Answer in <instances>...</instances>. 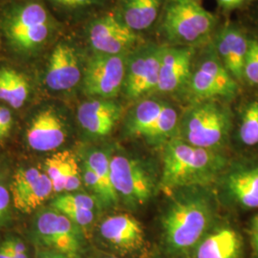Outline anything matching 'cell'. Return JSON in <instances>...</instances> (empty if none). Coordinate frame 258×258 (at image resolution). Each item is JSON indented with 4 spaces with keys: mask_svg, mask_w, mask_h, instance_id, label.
Instances as JSON below:
<instances>
[{
    "mask_svg": "<svg viewBox=\"0 0 258 258\" xmlns=\"http://www.w3.org/2000/svg\"><path fill=\"white\" fill-rule=\"evenodd\" d=\"M226 163L214 149L194 147L175 139L167 143L164 150L161 184L166 191L209 185L221 174Z\"/></svg>",
    "mask_w": 258,
    "mask_h": 258,
    "instance_id": "6da1fadb",
    "label": "cell"
},
{
    "mask_svg": "<svg viewBox=\"0 0 258 258\" xmlns=\"http://www.w3.org/2000/svg\"><path fill=\"white\" fill-rule=\"evenodd\" d=\"M212 218L213 210L208 198L190 195L177 200L162 219L166 247L174 252L194 249L208 233Z\"/></svg>",
    "mask_w": 258,
    "mask_h": 258,
    "instance_id": "7a4b0ae2",
    "label": "cell"
},
{
    "mask_svg": "<svg viewBox=\"0 0 258 258\" xmlns=\"http://www.w3.org/2000/svg\"><path fill=\"white\" fill-rule=\"evenodd\" d=\"M216 25L211 12L195 0H168L165 5L161 31L175 46H189L210 37Z\"/></svg>",
    "mask_w": 258,
    "mask_h": 258,
    "instance_id": "3957f363",
    "label": "cell"
},
{
    "mask_svg": "<svg viewBox=\"0 0 258 258\" xmlns=\"http://www.w3.org/2000/svg\"><path fill=\"white\" fill-rule=\"evenodd\" d=\"M29 234L37 249L54 250L68 258H82L85 234L65 214L50 206L37 210Z\"/></svg>",
    "mask_w": 258,
    "mask_h": 258,
    "instance_id": "277c9868",
    "label": "cell"
},
{
    "mask_svg": "<svg viewBox=\"0 0 258 258\" xmlns=\"http://www.w3.org/2000/svg\"><path fill=\"white\" fill-rule=\"evenodd\" d=\"M180 129V139L187 144L216 150L228 139L231 115L219 102H199L185 113Z\"/></svg>",
    "mask_w": 258,
    "mask_h": 258,
    "instance_id": "5b68a950",
    "label": "cell"
},
{
    "mask_svg": "<svg viewBox=\"0 0 258 258\" xmlns=\"http://www.w3.org/2000/svg\"><path fill=\"white\" fill-rule=\"evenodd\" d=\"M111 181L114 190L131 209L145 206L155 192L156 182L151 171L137 159L122 154L111 155Z\"/></svg>",
    "mask_w": 258,
    "mask_h": 258,
    "instance_id": "8992f818",
    "label": "cell"
},
{
    "mask_svg": "<svg viewBox=\"0 0 258 258\" xmlns=\"http://www.w3.org/2000/svg\"><path fill=\"white\" fill-rule=\"evenodd\" d=\"M50 31L49 14L37 2L19 6L5 20V32L11 44L23 53L38 49L48 39Z\"/></svg>",
    "mask_w": 258,
    "mask_h": 258,
    "instance_id": "52a82bcc",
    "label": "cell"
},
{
    "mask_svg": "<svg viewBox=\"0 0 258 258\" xmlns=\"http://www.w3.org/2000/svg\"><path fill=\"white\" fill-rule=\"evenodd\" d=\"M179 123L173 106L158 100H144L136 104L126 120L127 133L145 138L151 144H160L171 137Z\"/></svg>",
    "mask_w": 258,
    "mask_h": 258,
    "instance_id": "ba28073f",
    "label": "cell"
},
{
    "mask_svg": "<svg viewBox=\"0 0 258 258\" xmlns=\"http://www.w3.org/2000/svg\"><path fill=\"white\" fill-rule=\"evenodd\" d=\"M187 88L198 102L231 99L237 93V81L222 63L215 48H209L191 73Z\"/></svg>",
    "mask_w": 258,
    "mask_h": 258,
    "instance_id": "9c48e42d",
    "label": "cell"
},
{
    "mask_svg": "<svg viewBox=\"0 0 258 258\" xmlns=\"http://www.w3.org/2000/svg\"><path fill=\"white\" fill-rule=\"evenodd\" d=\"M127 55L95 53L83 70V89L94 99H113L123 87Z\"/></svg>",
    "mask_w": 258,
    "mask_h": 258,
    "instance_id": "30bf717a",
    "label": "cell"
},
{
    "mask_svg": "<svg viewBox=\"0 0 258 258\" xmlns=\"http://www.w3.org/2000/svg\"><path fill=\"white\" fill-rule=\"evenodd\" d=\"M162 46H139L127 55L123 91L130 100H137L156 91Z\"/></svg>",
    "mask_w": 258,
    "mask_h": 258,
    "instance_id": "8fae6325",
    "label": "cell"
},
{
    "mask_svg": "<svg viewBox=\"0 0 258 258\" xmlns=\"http://www.w3.org/2000/svg\"><path fill=\"white\" fill-rule=\"evenodd\" d=\"M102 244L121 255H137L148 247L142 224L127 213L105 217L98 227Z\"/></svg>",
    "mask_w": 258,
    "mask_h": 258,
    "instance_id": "7c38bea8",
    "label": "cell"
},
{
    "mask_svg": "<svg viewBox=\"0 0 258 258\" xmlns=\"http://www.w3.org/2000/svg\"><path fill=\"white\" fill-rule=\"evenodd\" d=\"M95 53L127 55L140 46V36L127 27L116 15H106L94 20L87 32Z\"/></svg>",
    "mask_w": 258,
    "mask_h": 258,
    "instance_id": "4fadbf2b",
    "label": "cell"
},
{
    "mask_svg": "<svg viewBox=\"0 0 258 258\" xmlns=\"http://www.w3.org/2000/svg\"><path fill=\"white\" fill-rule=\"evenodd\" d=\"M64 117L54 106L37 111L26 129L28 147L37 152H49L60 148L68 138Z\"/></svg>",
    "mask_w": 258,
    "mask_h": 258,
    "instance_id": "5bb4252c",
    "label": "cell"
},
{
    "mask_svg": "<svg viewBox=\"0 0 258 258\" xmlns=\"http://www.w3.org/2000/svg\"><path fill=\"white\" fill-rule=\"evenodd\" d=\"M194 55V47H162L156 91L170 94L187 87L192 73Z\"/></svg>",
    "mask_w": 258,
    "mask_h": 258,
    "instance_id": "9a60e30c",
    "label": "cell"
},
{
    "mask_svg": "<svg viewBox=\"0 0 258 258\" xmlns=\"http://www.w3.org/2000/svg\"><path fill=\"white\" fill-rule=\"evenodd\" d=\"M79 54L68 42H59L52 51L47 65L45 83L52 91L73 89L83 80Z\"/></svg>",
    "mask_w": 258,
    "mask_h": 258,
    "instance_id": "2e32d148",
    "label": "cell"
},
{
    "mask_svg": "<svg viewBox=\"0 0 258 258\" xmlns=\"http://www.w3.org/2000/svg\"><path fill=\"white\" fill-rule=\"evenodd\" d=\"M121 113V105L112 99H93L79 106L77 119L80 126L89 136L105 137L113 131Z\"/></svg>",
    "mask_w": 258,
    "mask_h": 258,
    "instance_id": "e0dca14e",
    "label": "cell"
},
{
    "mask_svg": "<svg viewBox=\"0 0 258 258\" xmlns=\"http://www.w3.org/2000/svg\"><path fill=\"white\" fill-rule=\"evenodd\" d=\"M43 171L50 178L55 194L76 192L82 187L81 162L70 150L58 151L48 157Z\"/></svg>",
    "mask_w": 258,
    "mask_h": 258,
    "instance_id": "ac0fdd59",
    "label": "cell"
},
{
    "mask_svg": "<svg viewBox=\"0 0 258 258\" xmlns=\"http://www.w3.org/2000/svg\"><path fill=\"white\" fill-rule=\"evenodd\" d=\"M249 40L239 29L233 26L224 28L216 37L215 51L222 63L236 81L244 79Z\"/></svg>",
    "mask_w": 258,
    "mask_h": 258,
    "instance_id": "d6986e66",
    "label": "cell"
},
{
    "mask_svg": "<svg viewBox=\"0 0 258 258\" xmlns=\"http://www.w3.org/2000/svg\"><path fill=\"white\" fill-rule=\"evenodd\" d=\"M241 237L229 227L207 233L194 248L195 258H241Z\"/></svg>",
    "mask_w": 258,
    "mask_h": 258,
    "instance_id": "ffe728a7",
    "label": "cell"
},
{
    "mask_svg": "<svg viewBox=\"0 0 258 258\" xmlns=\"http://www.w3.org/2000/svg\"><path fill=\"white\" fill-rule=\"evenodd\" d=\"M227 192L243 208H258V166L239 168L226 179Z\"/></svg>",
    "mask_w": 258,
    "mask_h": 258,
    "instance_id": "44dd1931",
    "label": "cell"
},
{
    "mask_svg": "<svg viewBox=\"0 0 258 258\" xmlns=\"http://www.w3.org/2000/svg\"><path fill=\"white\" fill-rule=\"evenodd\" d=\"M161 4L162 0H121L117 16L127 27L139 33L156 21Z\"/></svg>",
    "mask_w": 258,
    "mask_h": 258,
    "instance_id": "7402d4cb",
    "label": "cell"
},
{
    "mask_svg": "<svg viewBox=\"0 0 258 258\" xmlns=\"http://www.w3.org/2000/svg\"><path fill=\"white\" fill-rule=\"evenodd\" d=\"M30 85L27 78L8 67L0 69V100L15 109H19L27 102Z\"/></svg>",
    "mask_w": 258,
    "mask_h": 258,
    "instance_id": "603a6c76",
    "label": "cell"
},
{
    "mask_svg": "<svg viewBox=\"0 0 258 258\" xmlns=\"http://www.w3.org/2000/svg\"><path fill=\"white\" fill-rule=\"evenodd\" d=\"M111 155L102 149H92L86 152L83 160L86 162L100 179L106 194L108 207H115L119 203V198L114 190L111 181Z\"/></svg>",
    "mask_w": 258,
    "mask_h": 258,
    "instance_id": "cb8c5ba5",
    "label": "cell"
},
{
    "mask_svg": "<svg viewBox=\"0 0 258 258\" xmlns=\"http://www.w3.org/2000/svg\"><path fill=\"white\" fill-rule=\"evenodd\" d=\"M55 194L54 185L50 178L43 171L40 178L27 192L22 195L18 201L14 202V208L22 213L37 212L43 207L44 203Z\"/></svg>",
    "mask_w": 258,
    "mask_h": 258,
    "instance_id": "d4e9b609",
    "label": "cell"
},
{
    "mask_svg": "<svg viewBox=\"0 0 258 258\" xmlns=\"http://www.w3.org/2000/svg\"><path fill=\"white\" fill-rule=\"evenodd\" d=\"M101 204L95 196L78 192L56 194L50 202V207L57 211L65 209H83L96 212V209Z\"/></svg>",
    "mask_w": 258,
    "mask_h": 258,
    "instance_id": "484cf974",
    "label": "cell"
},
{
    "mask_svg": "<svg viewBox=\"0 0 258 258\" xmlns=\"http://www.w3.org/2000/svg\"><path fill=\"white\" fill-rule=\"evenodd\" d=\"M43 171L36 166H27L19 168L12 176L10 182V190L13 203L18 201L23 194L37 183Z\"/></svg>",
    "mask_w": 258,
    "mask_h": 258,
    "instance_id": "4316f807",
    "label": "cell"
},
{
    "mask_svg": "<svg viewBox=\"0 0 258 258\" xmlns=\"http://www.w3.org/2000/svg\"><path fill=\"white\" fill-rule=\"evenodd\" d=\"M239 136L241 142L249 147L258 144V101L249 102L245 108L241 125Z\"/></svg>",
    "mask_w": 258,
    "mask_h": 258,
    "instance_id": "83f0119b",
    "label": "cell"
},
{
    "mask_svg": "<svg viewBox=\"0 0 258 258\" xmlns=\"http://www.w3.org/2000/svg\"><path fill=\"white\" fill-rule=\"evenodd\" d=\"M11 178L6 168H0V230L8 228L13 222Z\"/></svg>",
    "mask_w": 258,
    "mask_h": 258,
    "instance_id": "f1b7e54d",
    "label": "cell"
},
{
    "mask_svg": "<svg viewBox=\"0 0 258 258\" xmlns=\"http://www.w3.org/2000/svg\"><path fill=\"white\" fill-rule=\"evenodd\" d=\"M244 79L252 85H258V39L249 40L244 65Z\"/></svg>",
    "mask_w": 258,
    "mask_h": 258,
    "instance_id": "f546056e",
    "label": "cell"
},
{
    "mask_svg": "<svg viewBox=\"0 0 258 258\" xmlns=\"http://www.w3.org/2000/svg\"><path fill=\"white\" fill-rule=\"evenodd\" d=\"M65 214L71 221L75 223L87 236L91 227L95 222L96 212L83 209H65L59 211Z\"/></svg>",
    "mask_w": 258,
    "mask_h": 258,
    "instance_id": "4dcf8cb0",
    "label": "cell"
},
{
    "mask_svg": "<svg viewBox=\"0 0 258 258\" xmlns=\"http://www.w3.org/2000/svg\"><path fill=\"white\" fill-rule=\"evenodd\" d=\"M1 243L9 249L14 257L30 258L26 244L19 236L15 234H9Z\"/></svg>",
    "mask_w": 258,
    "mask_h": 258,
    "instance_id": "1f68e13d",
    "label": "cell"
},
{
    "mask_svg": "<svg viewBox=\"0 0 258 258\" xmlns=\"http://www.w3.org/2000/svg\"><path fill=\"white\" fill-rule=\"evenodd\" d=\"M13 126V116L9 108L0 106V141L7 138Z\"/></svg>",
    "mask_w": 258,
    "mask_h": 258,
    "instance_id": "d6a6232c",
    "label": "cell"
},
{
    "mask_svg": "<svg viewBox=\"0 0 258 258\" xmlns=\"http://www.w3.org/2000/svg\"><path fill=\"white\" fill-rule=\"evenodd\" d=\"M55 5L66 9L77 10L100 4L102 0H51Z\"/></svg>",
    "mask_w": 258,
    "mask_h": 258,
    "instance_id": "836d02e7",
    "label": "cell"
},
{
    "mask_svg": "<svg viewBox=\"0 0 258 258\" xmlns=\"http://www.w3.org/2000/svg\"><path fill=\"white\" fill-rule=\"evenodd\" d=\"M246 1L248 0H217V3L222 9L230 11L239 8Z\"/></svg>",
    "mask_w": 258,
    "mask_h": 258,
    "instance_id": "e575fe53",
    "label": "cell"
},
{
    "mask_svg": "<svg viewBox=\"0 0 258 258\" xmlns=\"http://www.w3.org/2000/svg\"><path fill=\"white\" fill-rule=\"evenodd\" d=\"M35 258H68L64 254L56 252L54 250L45 249H37L36 250Z\"/></svg>",
    "mask_w": 258,
    "mask_h": 258,
    "instance_id": "d590c367",
    "label": "cell"
},
{
    "mask_svg": "<svg viewBox=\"0 0 258 258\" xmlns=\"http://www.w3.org/2000/svg\"><path fill=\"white\" fill-rule=\"evenodd\" d=\"M0 258H15L9 249H7L2 243H0Z\"/></svg>",
    "mask_w": 258,
    "mask_h": 258,
    "instance_id": "8d00e7d4",
    "label": "cell"
},
{
    "mask_svg": "<svg viewBox=\"0 0 258 258\" xmlns=\"http://www.w3.org/2000/svg\"><path fill=\"white\" fill-rule=\"evenodd\" d=\"M251 240H252V245H253V248L255 249L256 253L258 255V234L256 233H252V236H251Z\"/></svg>",
    "mask_w": 258,
    "mask_h": 258,
    "instance_id": "74e56055",
    "label": "cell"
},
{
    "mask_svg": "<svg viewBox=\"0 0 258 258\" xmlns=\"http://www.w3.org/2000/svg\"><path fill=\"white\" fill-rule=\"evenodd\" d=\"M252 230H253V233L258 234V215L254 217L252 221Z\"/></svg>",
    "mask_w": 258,
    "mask_h": 258,
    "instance_id": "f35d334b",
    "label": "cell"
},
{
    "mask_svg": "<svg viewBox=\"0 0 258 258\" xmlns=\"http://www.w3.org/2000/svg\"><path fill=\"white\" fill-rule=\"evenodd\" d=\"M94 258H120L118 256H115V255H102V256H96Z\"/></svg>",
    "mask_w": 258,
    "mask_h": 258,
    "instance_id": "ab89813d",
    "label": "cell"
},
{
    "mask_svg": "<svg viewBox=\"0 0 258 258\" xmlns=\"http://www.w3.org/2000/svg\"><path fill=\"white\" fill-rule=\"evenodd\" d=\"M195 1H198V0H195Z\"/></svg>",
    "mask_w": 258,
    "mask_h": 258,
    "instance_id": "60d3db41",
    "label": "cell"
}]
</instances>
